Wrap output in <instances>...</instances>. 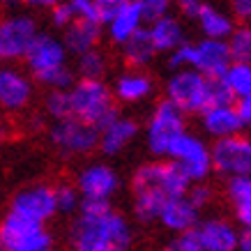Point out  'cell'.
<instances>
[{
    "label": "cell",
    "instance_id": "1",
    "mask_svg": "<svg viewBox=\"0 0 251 251\" xmlns=\"http://www.w3.org/2000/svg\"><path fill=\"white\" fill-rule=\"evenodd\" d=\"M134 212L141 221L159 217L166 201L187 196L191 182L173 161H150L134 173Z\"/></svg>",
    "mask_w": 251,
    "mask_h": 251
},
{
    "label": "cell",
    "instance_id": "40",
    "mask_svg": "<svg viewBox=\"0 0 251 251\" xmlns=\"http://www.w3.org/2000/svg\"><path fill=\"white\" fill-rule=\"evenodd\" d=\"M0 136H2V125H0Z\"/></svg>",
    "mask_w": 251,
    "mask_h": 251
},
{
    "label": "cell",
    "instance_id": "8",
    "mask_svg": "<svg viewBox=\"0 0 251 251\" xmlns=\"http://www.w3.org/2000/svg\"><path fill=\"white\" fill-rule=\"evenodd\" d=\"M210 159H212V168L228 175L230 180L251 177V138L240 134L230 138H219L210 148Z\"/></svg>",
    "mask_w": 251,
    "mask_h": 251
},
{
    "label": "cell",
    "instance_id": "22",
    "mask_svg": "<svg viewBox=\"0 0 251 251\" xmlns=\"http://www.w3.org/2000/svg\"><path fill=\"white\" fill-rule=\"evenodd\" d=\"M148 35H150V42H152L154 51H166V53H173L180 46L184 44V30L182 23L173 19V16H164L159 21H154L150 28H148Z\"/></svg>",
    "mask_w": 251,
    "mask_h": 251
},
{
    "label": "cell",
    "instance_id": "10",
    "mask_svg": "<svg viewBox=\"0 0 251 251\" xmlns=\"http://www.w3.org/2000/svg\"><path fill=\"white\" fill-rule=\"evenodd\" d=\"M51 141L62 154H85L99 145V131L76 118H65L51 127Z\"/></svg>",
    "mask_w": 251,
    "mask_h": 251
},
{
    "label": "cell",
    "instance_id": "33",
    "mask_svg": "<svg viewBox=\"0 0 251 251\" xmlns=\"http://www.w3.org/2000/svg\"><path fill=\"white\" fill-rule=\"evenodd\" d=\"M74 19H76V14H74L72 2H60V5H53V9H51V21H53L58 28H67Z\"/></svg>",
    "mask_w": 251,
    "mask_h": 251
},
{
    "label": "cell",
    "instance_id": "6",
    "mask_svg": "<svg viewBox=\"0 0 251 251\" xmlns=\"http://www.w3.org/2000/svg\"><path fill=\"white\" fill-rule=\"evenodd\" d=\"M53 247L42 224L9 212L0 221V251H44Z\"/></svg>",
    "mask_w": 251,
    "mask_h": 251
},
{
    "label": "cell",
    "instance_id": "2",
    "mask_svg": "<svg viewBox=\"0 0 251 251\" xmlns=\"http://www.w3.org/2000/svg\"><path fill=\"white\" fill-rule=\"evenodd\" d=\"M69 244L74 251H127L131 244V228L113 207L78 212V219L69 230Z\"/></svg>",
    "mask_w": 251,
    "mask_h": 251
},
{
    "label": "cell",
    "instance_id": "24",
    "mask_svg": "<svg viewBox=\"0 0 251 251\" xmlns=\"http://www.w3.org/2000/svg\"><path fill=\"white\" fill-rule=\"evenodd\" d=\"M150 92H152V81L143 72H125L115 81V95H118V99L129 101V104L145 99Z\"/></svg>",
    "mask_w": 251,
    "mask_h": 251
},
{
    "label": "cell",
    "instance_id": "18",
    "mask_svg": "<svg viewBox=\"0 0 251 251\" xmlns=\"http://www.w3.org/2000/svg\"><path fill=\"white\" fill-rule=\"evenodd\" d=\"M157 219L168 230H175L177 235H184V233L194 230V226L198 224V207L187 196H177L166 201V205L161 207Z\"/></svg>",
    "mask_w": 251,
    "mask_h": 251
},
{
    "label": "cell",
    "instance_id": "27",
    "mask_svg": "<svg viewBox=\"0 0 251 251\" xmlns=\"http://www.w3.org/2000/svg\"><path fill=\"white\" fill-rule=\"evenodd\" d=\"M221 83L226 85V90L230 92L233 99L251 95V65L230 62L228 69H226L224 76H221Z\"/></svg>",
    "mask_w": 251,
    "mask_h": 251
},
{
    "label": "cell",
    "instance_id": "38",
    "mask_svg": "<svg viewBox=\"0 0 251 251\" xmlns=\"http://www.w3.org/2000/svg\"><path fill=\"white\" fill-rule=\"evenodd\" d=\"M233 12H235L240 19L249 21V16H251V0H237V2H233Z\"/></svg>",
    "mask_w": 251,
    "mask_h": 251
},
{
    "label": "cell",
    "instance_id": "16",
    "mask_svg": "<svg viewBox=\"0 0 251 251\" xmlns=\"http://www.w3.org/2000/svg\"><path fill=\"white\" fill-rule=\"evenodd\" d=\"M143 25V12H141V0H118L111 21H108V37L115 44H125L134 32L141 30Z\"/></svg>",
    "mask_w": 251,
    "mask_h": 251
},
{
    "label": "cell",
    "instance_id": "9",
    "mask_svg": "<svg viewBox=\"0 0 251 251\" xmlns=\"http://www.w3.org/2000/svg\"><path fill=\"white\" fill-rule=\"evenodd\" d=\"M184 134V115L166 99L154 108L148 125V148L152 154L166 157L171 145Z\"/></svg>",
    "mask_w": 251,
    "mask_h": 251
},
{
    "label": "cell",
    "instance_id": "13",
    "mask_svg": "<svg viewBox=\"0 0 251 251\" xmlns=\"http://www.w3.org/2000/svg\"><path fill=\"white\" fill-rule=\"evenodd\" d=\"M25 60H28V67L35 74V78L44 76L49 72H55L60 67H67L65 60H67V51L62 46L60 39H55L53 35H42L37 32V37L32 39L30 49L25 53Z\"/></svg>",
    "mask_w": 251,
    "mask_h": 251
},
{
    "label": "cell",
    "instance_id": "19",
    "mask_svg": "<svg viewBox=\"0 0 251 251\" xmlns=\"http://www.w3.org/2000/svg\"><path fill=\"white\" fill-rule=\"evenodd\" d=\"M136 131H138L136 122L118 115V118H113V120L106 122L99 129V148L106 154H118L120 150H125L134 141Z\"/></svg>",
    "mask_w": 251,
    "mask_h": 251
},
{
    "label": "cell",
    "instance_id": "7",
    "mask_svg": "<svg viewBox=\"0 0 251 251\" xmlns=\"http://www.w3.org/2000/svg\"><path fill=\"white\" fill-rule=\"evenodd\" d=\"M166 157H168V161H173L175 166L187 175V180H189L191 184L203 182L207 175H210V171H212L210 148H207L201 138L191 136L187 131L171 145V150H168Z\"/></svg>",
    "mask_w": 251,
    "mask_h": 251
},
{
    "label": "cell",
    "instance_id": "25",
    "mask_svg": "<svg viewBox=\"0 0 251 251\" xmlns=\"http://www.w3.org/2000/svg\"><path fill=\"white\" fill-rule=\"evenodd\" d=\"M122 53H125V60L129 62L131 67H145L148 62L154 58V46L150 42V35H148V28H141L138 32H134L125 44H122Z\"/></svg>",
    "mask_w": 251,
    "mask_h": 251
},
{
    "label": "cell",
    "instance_id": "34",
    "mask_svg": "<svg viewBox=\"0 0 251 251\" xmlns=\"http://www.w3.org/2000/svg\"><path fill=\"white\" fill-rule=\"evenodd\" d=\"M164 251H201V249H198L196 240H194V235H191V230H189V233H184V235L173 237V240L166 244Z\"/></svg>",
    "mask_w": 251,
    "mask_h": 251
},
{
    "label": "cell",
    "instance_id": "35",
    "mask_svg": "<svg viewBox=\"0 0 251 251\" xmlns=\"http://www.w3.org/2000/svg\"><path fill=\"white\" fill-rule=\"evenodd\" d=\"M235 113L240 118V122H242V127H251V95L237 99Z\"/></svg>",
    "mask_w": 251,
    "mask_h": 251
},
{
    "label": "cell",
    "instance_id": "12",
    "mask_svg": "<svg viewBox=\"0 0 251 251\" xmlns=\"http://www.w3.org/2000/svg\"><path fill=\"white\" fill-rule=\"evenodd\" d=\"M12 212L23 217V219L35 221V224H42V226H44V221L51 219L55 214L53 187L37 184V187L19 191L14 196V201H12Z\"/></svg>",
    "mask_w": 251,
    "mask_h": 251
},
{
    "label": "cell",
    "instance_id": "11",
    "mask_svg": "<svg viewBox=\"0 0 251 251\" xmlns=\"http://www.w3.org/2000/svg\"><path fill=\"white\" fill-rule=\"evenodd\" d=\"M35 37H37V23L30 16L2 19L0 21V60L25 58Z\"/></svg>",
    "mask_w": 251,
    "mask_h": 251
},
{
    "label": "cell",
    "instance_id": "23",
    "mask_svg": "<svg viewBox=\"0 0 251 251\" xmlns=\"http://www.w3.org/2000/svg\"><path fill=\"white\" fill-rule=\"evenodd\" d=\"M194 21L201 25V30L205 35V39H219V42H226L230 37V32L235 30V23L226 12L212 7V5H201L198 14Z\"/></svg>",
    "mask_w": 251,
    "mask_h": 251
},
{
    "label": "cell",
    "instance_id": "4",
    "mask_svg": "<svg viewBox=\"0 0 251 251\" xmlns=\"http://www.w3.org/2000/svg\"><path fill=\"white\" fill-rule=\"evenodd\" d=\"M171 65L182 69H194L205 78H221L230 65V53L226 42L219 39H201V42H184L177 51L171 53Z\"/></svg>",
    "mask_w": 251,
    "mask_h": 251
},
{
    "label": "cell",
    "instance_id": "28",
    "mask_svg": "<svg viewBox=\"0 0 251 251\" xmlns=\"http://www.w3.org/2000/svg\"><path fill=\"white\" fill-rule=\"evenodd\" d=\"M230 53V62H242V65H251V28L249 25H240L230 32V37L226 39Z\"/></svg>",
    "mask_w": 251,
    "mask_h": 251
},
{
    "label": "cell",
    "instance_id": "15",
    "mask_svg": "<svg viewBox=\"0 0 251 251\" xmlns=\"http://www.w3.org/2000/svg\"><path fill=\"white\" fill-rule=\"evenodd\" d=\"M191 235L196 240L201 251H237V233L233 224L224 219H207L198 221Z\"/></svg>",
    "mask_w": 251,
    "mask_h": 251
},
{
    "label": "cell",
    "instance_id": "21",
    "mask_svg": "<svg viewBox=\"0 0 251 251\" xmlns=\"http://www.w3.org/2000/svg\"><path fill=\"white\" fill-rule=\"evenodd\" d=\"M99 35H101V28L95 25V23L81 21V19H74L65 28V39H62V46L69 53L83 55L88 51H95V46L99 42Z\"/></svg>",
    "mask_w": 251,
    "mask_h": 251
},
{
    "label": "cell",
    "instance_id": "3",
    "mask_svg": "<svg viewBox=\"0 0 251 251\" xmlns=\"http://www.w3.org/2000/svg\"><path fill=\"white\" fill-rule=\"evenodd\" d=\"M69 106L72 118L90 125L95 129H101L106 122L118 118V111L113 106V95L104 81H78L69 88Z\"/></svg>",
    "mask_w": 251,
    "mask_h": 251
},
{
    "label": "cell",
    "instance_id": "41",
    "mask_svg": "<svg viewBox=\"0 0 251 251\" xmlns=\"http://www.w3.org/2000/svg\"><path fill=\"white\" fill-rule=\"evenodd\" d=\"M44 251H53V247H51V249H44Z\"/></svg>",
    "mask_w": 251,
    "mask_h": 251
},
{
    "label": "cell",
    "instance_id": "37",
    "mask_svg": "<svg viewBox=\"0 0 251 251\" xmlns=\"http://www.w3.org/2000/svg\"><path fill=\"white\" fill-rule=\"evenodd\" d=\"M201 5L203 2H196V0H182L180 2V9H182V14L187 16V19H196V14H198V9H201Z\"/></svg>",
    "mask_w": 251,
    "mask_h": 251
},
{
    "label": "cell",
    "instance_id": "32",
    "mask_svg": "<svg viewBox=\"0 0 251 251\" xmlns=\"http://www.w3.org/2000/svg\"><path fill=\"white\" fill-rule=\"evenodd\" d=\"M141 12H143V21L152 25L164 16H168V2L166 0H141Z\"/></svg>",
    "mask_w": 251,
    "mask_h": 251
},
{
    "label": "cell",
    "instance_id": "5",
    "mask_svg": "<svg viewBox=\"0 0 251 251\" xmlns=\"http://www.w3.org/2000/svg\"><path fill=\"white\" fill-rule=\"evenodd\" d=\"M166 101L180 113H203L212 106V78L194 69H177L166 83Z\"/></svg>",
    "mask_w": 251,
    "mask_h": 251
},
{
    "label": "cell",
    "instance_id": "42",
    "mask_svg": "<svg viewBox=\"0 0 251 251\" xmlns=\"http://www.w3.org/2000/svg\"><path fill=\"white\" fill-rule=\"evenodd\" d=\"M249 21H251V16H249ZM249 28H251V25H249Z\"/></svg>",
    "mask_w": 251,
    "mask_h": 251
},
{
    "label": "cell",
    "instance_id": "39",
    "mask_svg": "<svg viewBox=\"0 0 251 251\" xmlns=\"http://www.w3.org/2000/svg\"><path fill=\"white\" fill-rule=\"evenodd\" d=\"M237 251H251V230H244L237 237Z\"/></svg>",
    "mask_w": 251,
    "mask_h": 251
},
{
    "label": "cell",
    "instance_id": "17",
    "mask_svg": "<svg viewBox=\"0 0 251 251\" xmlns=\"http://www.w3.org/2000/svg\"><path fill=\"white\" fill-rule=\"evenodd\" d=\"M32 97V85L28 76L16 69H0V106L7 111H19Z\"/></svg>",
    "mask_w": 251,
    "mask_h": 251
},
{
    "label": "cell",
    "instance_id": "14",
    "mask_svg": "<svg viewBox=\"0 0 251 251\" xmlns=\"http://www.w3.org/2000/svg\"><path fill=\"white\" fill-rule=\"evenodd\" d=\"M118 187H120V180L113 168L106 164H90L78 175L76 191L81 201H106L108 203Z\"/></svg>",
    "mask_w": 251,
    "mask_h": 251
},
{
    "label": "cell",
    "instance_id": "36",
    "mask_svg": "<svg viewBox=\"0 0 251 251\" xmlns=\"http://www.w3.org/2000/svg\"><path fill=\"white\" fill-rule=\"evenodd\" d=\"M187 198H189L191 203L201 210L203 207V203H207V198H210V189L207 187H203V184H196V187H189V191H187Z\"/></svg>",
    "mask_w": 251,
    "mask_h": 251
},
{
    "label": "cell",
    "instance_id": "31",
    "mask_svg": "<svg viewBox=\"0 0 251 251\" xmlns=\"http://www.w3.org/2000/svg\"><path fill=\"white\" fill-rule=\"evenodd\" d=\"M46 111L51 118L58 120H65V118H72V106H69V92L67 90H53L49 97H46Z\"/></svg>",
    "mask_w": 251,
    "mask_h": 251
},
{
    "label": "cell",
    "instance_id": "20",
    "mask_svg": "<svg viewBox=\"0 0 251 251\" xmlns=\"http://www.w3.org/2000/svg\"><path fill=\"white\" fill-rule=\"evenodd\" d=\"M203 127L207 134L219 138L237 136L242 131V122L235 113L233 104H224V106H210L203 111Z\"/></svg>",
    "mask_w": 251,
    "mask_h": 251
},
{
    "label": "cell",
    "instance_id": "30",
    "mask_svg": "<svg viewBox=\"0 0 251 251\" xmlns=\"http://www.w3.org/2000/svg\"><path fill=\"white\" fill-rule=\"evenodd\" d=\"M53 196H55V212H74L81 205V196H78L76 187L72 184H58L53 187Z\"/></svg>",
    "mask_w": 251,
    "mask_h": 251
},
{
    "label": "cell",
    "instance_id": "26",
    "mask_svg": "<svg viewBox=\"0 0 251 251\" xmlns=\"http://www.w3.org/2000/svg\"><path fill=\"white\" fill-rule=\"evenodd\" d=\"M230 201L235 205V217L244 226V230H251V177H235L228 184Z\"/></svg>",
    "mask_w": 251,
    "mask_h": 251
},
{
    "label": "cell",
    "instance_id": "29",
    "mask_svg": "<svg viewBox=\"0 0 251 251\" xmlns=\"http://www.w3.org/2000/svg\"><path fill=\"white\" fill-rule=\"evenodd\" d=\"M76 69H78V74H81V81H101L104 72H106V60L95 49V51H88V53L78 55Z\"/></svg>",
    "mask_w": 251,
    "mask_h": 251
}]
</instances>
